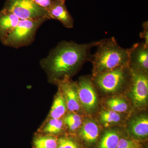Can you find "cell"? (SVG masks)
I'll list each match as a JSON object with an SVG mask.
<instances>
[{
    "instance_id": "obj_1",
    "label": "cell",
    "mask_w": 148,
    "mask_h": 148,
    "mask_svg": "<svg viewBox=\"0 0 148 148\" xmlns=\"http://www.w3.org/2000/svg\"><path fill=\"white\" fill-rule=\"evenodd\" d=\"M97 43L78 44L63 41L41 60V65L51 79L56 81L68 79L84 62L90 59V50Z\"/></svg>"
},
{
    "instance_id": "obj_2",
    "label": "cell",
    "mask_w": 148,
    "mask_h": 148,
    "mask_svg": "<svg viewBox=\"0 0 148 148\" xmlns=\"http://www.w3.org/2000/svg\"><path fill=\"white\" fill-rule=\"evenodd\" d=\"M97 50L91 55L95 75L121 67L129 66L130 48L121 47L114 37L97 41Z\"/></svg>"
},
{
    "instance_id": "obj_3",
    "label": "cell",
    "mask_w": 148,
    "mask_h": 148,
    "mask_svg": "<svg viewBox=\"0 0 148 148\" xmlns=\"http://www.w3.org/2000/svg\"><path fill=\"white\" fill-rule=\"evenodd\" d=\"M47 20V18L20 19L18 25L2 43L15 48L29 45L34 39L38 29Z\"/></svg>"
},
{
    "instance_id": "obj_4",
    "label": "cell",
    "mask_w": 148,
    "mask_h": 148,
    "mask_svg": "<svg viewBox=\"0 0 148 148\" xmlns=\"http://www.w3.org/2000/svg\"><path fill=\"white\" fill-rule=\"evenodd\" d=\"M3 9L12 12L20 19H50L47 10L37 5L32 0H5Z\"/></svg>"
},
{
    "instance_id": "obj_5",
    "label": "cell",
    "mask_w": 148,
    "mask_h": 148,
    "mask_svg": "<svg viewBox=\"0 0 148 148\" xmlns=\"http://www.w3.org/2000/svg\"><path fill=\"white\" fill-rule=\"evenodd\" d=\"M127 66H121L96 75V84L105 92H116L126 82L128 75Z\"/></svg>"
},
{
    "instance_id": "obj_6",
    "label": "cell",
    "mask_w": 148,
    "mask_h": 148,
    "mask_svg": "<svg viewBox=\"0 0 148 148\" xmlns=\"http://www.w3.org/2000/svg\"><path fill=\"white\" fill-rule=\"evenodd\" d=\"M132 95L133 103L137 107L145 105L148 95V79L147 74L131 70Z\"/></svg>"
},
{
    "instance_id": "obj_7",
    "label": "cell",
    "mask_w": 148,
    "mask_h": 148,
    "mask_svg": "<svg viewBox=\"0 0 148 148\" xmlns=\"http://www.w3.org/2000/svg\"><path fill=\"white\" fill-rule=\"evenodd\" d=\"M77 90L79 103L87 112H92L97 105V98L90 80L81 78L77 84Z\"/></svg>"
},
{
    "instance_id": "obj_8",
    "label": "cell",
    "mask_w": 148,
    "mask_h": 148,
    "mask_svg": "<svg viewBox=\"0 0 148 148\" xmlns=\"http://www.w3.org/2000/svg\"><path fill=\"white\" fill-rule=\"evenodd\" d=\"M131 70L147 74L148 69V45L143 42L138 43L130 48L129 66Z\"/></svg>"
},
{
    "instance_id": "obj_9",
    "label": "cell",
    "mask_w": 148,
    "mask_h": 148,
    "mask_svg": "<svg viewBox=\"0 0 148 148\" xmlns=\"http://www.w3.org/2000/svg\"><path fill=\"white\" fill-rule=\"evenodd\" d=\"M64 0H52L50 6L47 10L49 18L58 20L66 28L74 27V19L69 12Z\"/></svg>"
},
{
    "instance_id": "obj_10",
    "label": "cell",
    "mask_w": 148,
    "mask_h": 148,
    "mask_svg": "<svg viewBox=\"0 0 148 148\" xmlns=\"http://www.w3.org/2000/svg\"><path fill=\"white\" fill-rule=\"evenodd\" d=\"M65 98L67 109L71 112H76L80 109L79 101L77 90V85L68 79L57 81Z\"/></svg>"
},
{
    "instance_id": "obj_11",
    "label": "cell",
    "mask_w": 148,
    "mask_h": 148,
    "mask_svg": "<svg viewBox=\"0 0 148 148\" xmlns=\"http://www.w3.org/2000/svg\"><path fill=\"white\" fill-rule=\"evenodd\" d=\"M20 19L13 13L3 9L0 11V40L3 43L18 25Z\"/></svg>"
},
{
    "instance_id": "obj_12",
    "label": "cell",
    "mask_w": 148,
    "mask_h": 148,
    "mask_svg": "<svg viewBox=\"0 0 148 148\" xmlns=\"http://www.w3.org/2000/svg\"><path fill=\"white\" fill-rule=\"evenodd\" d=\"M130 130L137 138H146L148 135V119L146 116L137 117L130 125Z\"/></svg>"
},
{
    "instance_id": "obj_13",
    "label": "cell",
    "mask_w": 148,
    "mask_h": 148,
    "mask_svg": "<svg viewBox=\"0 0 148 148\" xmlns=\"http://www.w3.org/2000/svg\"><path fill=\"white\" fill-rule=\"evenodd\" d=\"M79 135L86 143L92 144L99 136V128L94 122L86 121L80 130Z\"/></svg>"
},
{
    "instance_id": "obj_14",
    "label": "cell",
    "mask_w": 148,
    "mask_h": 148,
    "mask_svg": "<svg viewBox=\"0 0 148 148\" xmlns=\"http://www.w3.org/2000/svg\"><path fill=\"white\" fill-rule=\"evenodd\" d=\"M67 109L64 95L62 93H58L54 99L51 107L49 114L51 118L60 119L66 113Z\"/></svg>"
},
{
    "instance_id": "obj_15",
    "label": "cell",
    "mask_w": 148,
    "mask_h": 148,
    "mask_svg": "<svg viewBox=\"0 0 148 148\" xmlns=\"http://www.w3.org/2000/svg\"><path fill=\"white\" fill-rule=\"evenodd\" d=\"M120 140L119 136L114 131H108L100 141L98 148H116Z\"/></svg>"
},
{
    "instance_id": "obj_16",
    "label": "cell",
    "mask_w": 148,
    "mask_h": 148,
    "mask_svg": "<svg viewBox=\"0 0 148 148\" xmlns=\"http://www.w3.org/2000/svg\"><path fill=\"white\" fill-rule=\"evenodd\" d=\"M58 140L50 136H42L34 141V148H57Z\"/></svg>"
},
{
    "instance_id": "obj_17",
    "label": "cell",
    "mask_w": 148,
    "mask_h": 148,
    "mask_svg": "<svg viewBox=\"0 0 148 148\" xmlns=\"http://www.w3.org/2000/svg\"><path fill=\"white\" fill-rule=\"evenodd\" d=\"M63 126V121L60 119H51L45 125L43 132L50 135L58 134L61 132Z\"/></svg>"
},
{
    "instance_id": "obj_18",
    "label": "cell",
    "mask_w": 148,
    "mask_h": 148,
    "mask_svg": "<svg viewBox=\"0 0 148 148\" xmlns=\"http://www.w3.org/2000/svg\"><path fill=\"white\" fill-rule=\"evenodd\" d=\"M121 119L120 116L118 113L112 110L103 111L100 114V119L106 126L119 122Z\"/></svg>"
},
{
    "instance_id": "obj_19",
    "label": "cell",
    "mask_w": 148,
    "mask_h": 148,
    "mask_svg": "<svg viewBox=\"0 0 148 148\" xmlns=\"http://www.w3.org/2000/svg\"><path fill=\"white\" fill-rule=\"evenodd\" d=\"M108 106L111 110L116 112H123L128 108L127 103L123 99L120 98H110L107 101Z\"/></svg>"
},
{
    "instance_id": "obj_20",
    "label": "cell",
    "mask_w": 148,
    "mask_h": 148,
    "mask_svg": "<svg viewBox=\"0 0 148 148\" xmlns=\"http://www.w3.org/2000/svg\"><path fill=\"white\" fill-rule=\"evenodd\" d=\"M64 122L70 130L74 131L79 128L82 124L81 117L78 114L71 113L64 118Z\"/></svg>"
},
{
    "instance_id": "obj_21",
    "label": "cell",
    "mask_w": 148,
    "mask_h": 148,
    "mask_svg": "<svg viewBox=\"0 0 148 148\" xmlns=\"http://www.w3.org/2000/svg\"><path fill=\"white\" fill-rule=\"evenodd\" d=\"M57 148H79L74 141L69 138H61L58 140Z\"/></svg>"
},
{
    "instance_id": "obj_22",
    "label": "cell",
    "mask_w": 148,
    "mask_h": 148,
    "mask_svg": "<svg viewBox=\"0 0 148 148\" xmlns=\"http://www.w3.org/2000/svg\"><path fill=\"white\" fill-rule=\"evenodd\" d=\"M135 144L131 140L125 139H120L116 148H134Z\"/></svg>"
},
{
    "instance_id": "obj_23",
    "label": "cell",
    "mask_w": 148,
    "mask_h": 148,
    "mask_svg": "<svg viewBox=\"0 0 148 148\" xmlns=\"http://www.w3.org/2000/svg\"><path fill=\"white\" fill-rule=\"evenodd\" d=\"M143 30L140 34V36L144 39V42L148 45V22L146 21L143 24Z\"/></svg>"
},
{
    "instance_id": "obj_24",
    "label": "cell",
    "mask_w": 148,
    "mask_h": 148,
    "mask_svg": "<svg viewBox=\"0 0 148 148\" xmlns=\"http://www.w3.org/2000/svg\"><path fill=\"white\" fill-rule=\"evenodd\" d=\"M39 6L45 10H47L50 6L52 0H32Z\"/></svg>"
},
{
    "instance_id": "obj_25",
    "label": "cell",
    "mask_w": 148,
    "mask_h": 148,
    "mask_svg": "<svg viewBox=\"0 0 148 148\" xmlns=\"http://www.w3.org/2000/svg\"><path fill=\"white\" fill-rule=\"evenodd\" d=\"M64 1H66V0H64Z\"/></svg>"
}]
</instances>
